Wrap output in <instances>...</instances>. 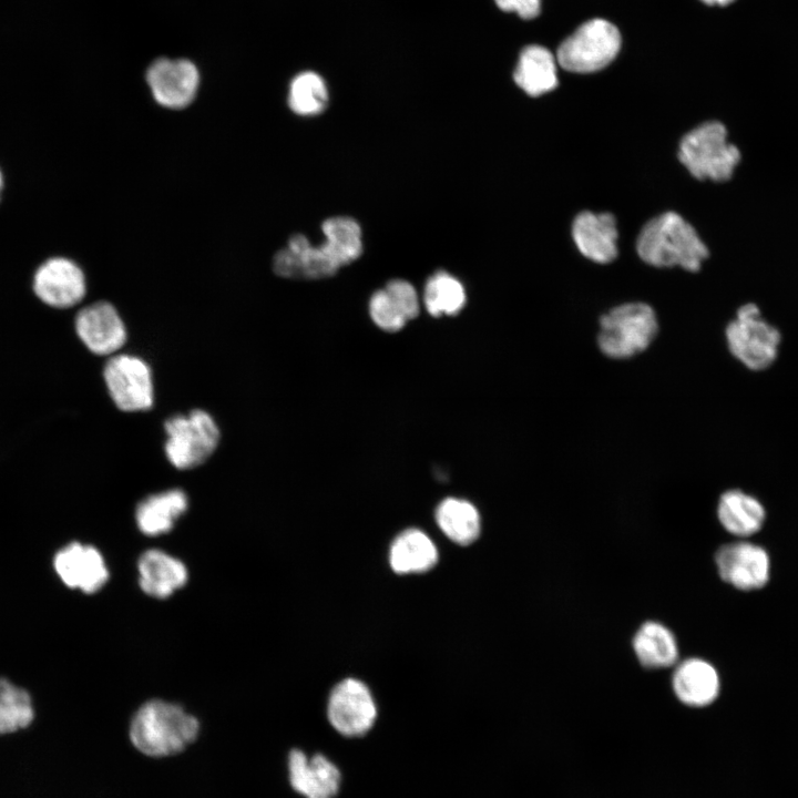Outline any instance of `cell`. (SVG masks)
Segmentation results:
<instances>
[{"label":"cell","mask_w":798,"mask_h":798,"mask_svg":"<svg viewBox=\"0 0 798 798\" xmlns=\"http://www.w3.org/2000/svg\"><path fill=\"white\" fill-rule=\"evenodd\" d=\"M167 440L165 454L177 469H192L204 463L219 442V430L209 413L196 409L176 415L164 424Z\"/></svg>","instance_id":"obj_6"},{"label":"cell","mask_w":798,"mask_h":798,"mask_svg":"<svg viewBox=\"0 0 798 798\" xmlns=\"http://www.w3.org/2000/svg\"><path fill=\"white\" fill-rule=\"evenodd\" d=\"M187 504V497L180 489L152 494L137 504L136 524L149 536L167 533L186 511Z\"/></svg>","instance_id":"obj_21"},{"label":"cell","mask_w":798,"mask_h":798,"mask_svg":"<svg viewBox=\"0 0 798 798\" xmlns=\"http://www.w3.org/2000/svg\"><path fill=\"white\" fill-rule=\"evenodd\" d=\"M288 775L293 789L306 798H334L340 788L338 767L323 754L308 758L300 749L290 750Z\"/></svg>","instance_id":"obj_16"},{"label":"cell","mask_w":798,"mask_h":798,"mask_svg":"<svg viewBox=\"0 0 798 798\" xmlns=\"http://www.w3.org/2000/svg\"><path fill=\"white\" fill-rule=\"evenodd\" d=\"M54 570L66 586L86 594L98 592L109 579L99 550L78 542L68 544L55 554Z\"/></svg>","instance_id":"obj_15"},{"label":"cell","mask_w":798,"mask_h":798,"mask_svg":"<svg viewBox=\"0 0 798 798\" xmlns=\"http://www.w3.org/2000/svg\"><path fill=\"white\" fill-rule=\"evenodd\" d=\"M636 249L652 266H679L688 272H698L709 254L695 228L675 212L648 221L637 237Z\"/></svg>","instance_id":"obj_1"},{"label":"cell","mask_w":798,"mask_h":798,"mask_svg":"<svg viewBox=\"0 0 798 798\" xmlns=\"http://www.w3.org/2000/svg\"><path fill=\"white\" fill-rule=\"evenodd\" d=\"M505 12H516L522 19H533L541 10V0H494Z\"/></svg>","instance_id":"obj_32"},{"label":"cell","mask_w":798,"mask_h":798,"mask_svg":"<svg viewBox=\"0 0 798 798\" xmlns=\"http://www.w3.org/2000/svg\"><path fill=\"white\" fill-rule=\"evenodd\" d=\"M659 323L655 309L643 301L617 305L598 318L596 345L612 360L632 359L656 339Z\"/></svg>","instance_id":"obj_3"},{"label":"cell","mask_w":798,"mask_h":798,"mask_svg":"<svg viewBox=\"0 0 798 798\" xmlns=\"http://www.w3.org/2000/svg\"><path fill=\"white\" fill-rule=\"evenodd\" d=\"M34 712L29 693L0 677V734L27 727Z\"/></svg>","instance_id":"obj_29"},{"label":"cell","mask_w":798,"mask_h":798,"mask_svg":"<svg viewBox=\"0 0 798 798\" xmlns=\"http://www.w3.org/2000/svg\"><path fill=\"white\" fill-rule=\"evenodd\" d=\"M146 82L160 105L180 110L193 102L200 73L196 65L186 59L161 58L147 69Z\"/></svg>","instance_id":"obj_10"},{"label":"cell","mask_w":798,"mask_h":798,"mask_svg":"<svg viewBox=\"0 0 798 798\" xmlns=\"http://www.w3.org/2000/svg\"><path fill=\"white\" fill-rule=\"evenodd\" d=\"M274 272L289 279H323L337 274L339 266L324 245L314 246L303 234L293 235L273 259Z\"/></svg>","instance_id":"obj_14"},{"label":"cell","mask_w":798,"mask_h":798,"mask_svg":"<svg viewBox=\"0 0 798 798\" xmlns=\"http://www.w3.org/2000/svg\"><path fill=\"white\" fill-rule=\"evenodd\" d=\"M369 314L372 321L386 331H398L407 323L398 305L386 289L377 290L369 300Z\"/></svg>","instance_id":"obj_30"},{"label":"cell","mask_w":798,"mask_h":798,"mask_svg":"<svg viewBox=\"0 0 798 798\" xmlns=\"http://www.w3.org/2000/svg\"><path fill=\"white\" fill-rule=\"evenodd\" d=\"M702 1L705 2L706 4H710V6H714V4L726 6L730 2H733L734 0H702Z\"/></svg>","instance_id":"obj_33"},{"label":"cell","mask_w":798,"mask_h":798,"mask_svg":"<svg viewBox=\"0 0 798 798\" xmlns=\"http://www.w3.org/2000/svg\"><path fill=\"white\" fill-rule=\"evenodd\" d=\"M386 291L398 305L405 318L408 320L418 316L420 307L415 287L403 279H392L386 287Z\"/></svg>","instance_id":"obj_31"},{"label":"cell","mask_w":798,"mask_h":798,"mask_svg":"<svg viewBox=\"0 0 798 798\" xmlns=\"http://www.w3.org/2000/svg\"><path fill=\"white\" fill-rule=\"evenodd\" d=\"M725 340L738 362L751 371H763L778 358L781 334L755 303H746L726 325Z\"/></svg>","instance_id":"obj_5"},{"label":"cell","mask_w":798,"mask_h":798,"mask_svg":"<svg viewBox=\"0 0 798 798\" xmlns=\"http://www.w3.org/2000/svg\"><path fill=\"white\" fill-rule=\"evenodd\" d=\"M678 158L697 180L726 182L739 165L741 153L729 141L723 123L708 121L683 136Z\"/></svg>","instance_id":"obj_4"},{"label":"cell","mask_w":798,"mask_h":798,"mask_svg":"<svg viewBox=\"0 0 798 798\" xmlns=\"http://www.w3.org/2000/svg\"><path fill=\"white\" fill-rule=\"evenodd\" d=\"M621 35L615 25L602 19L583 23L557 50L560 65L571 72L589 73L606 66L617 54Z\"/></svg>","instance_id":"obj_7"},{"label":"cell","mask_w":798,"mask_h":798,"mask_svg":"<svg viewBox=\"0 0 798 798\" xmlns=\"http://www.w3.org/2000/svg\"><path fill=\"white\" fill-rule=\"evenodd\" d=\"M137 571L141 590L156 598L172 595L184 586L188 576L183 562L156 549L142 553L137 561Z\"/></svg>","instance_id":"obj_19"},{"label":"cell","mask_w":798,"mask_h":798,"mask_svg":"<svg viewBox=\"0 0 798 798\" xmlns=\"http://www.w3.org/2000/svg\"><path fill=\"white\" fill-rule=\"evenodd\" d=\"M423 301L428 313L438 317L440 315H456L466 304V291L462 284L444 270L430 276L424 286Z\"/></svg>","instance_id":"obj_28"},{"label":"cell","mask_w":798,"mask_h":798,"mask_svg":"<svg viewBox=\"0 0 798 798\" xmlns=\"http://www.w3.org/2000/svg\"><path fill=\"white\" fill-rule=\"evenodd\" d=\"M325 249L339 267L358 259L364 250L359 223L349 216H334L321 224Z\"/></svg>","instance_id":"obj_25"},{"label":"cell","mask_w":798,"mask_h":798,"mask_svg":"<svg viewBox=\"0 0 798 798\" xmlns=\"http://www.w3.org/2000/svg\"><path fill=\"white\" fill-rule=\"evenodd\" d=\"M672 687L682 704L700 708L716 700L720 690V681L716 668L710 663L698 657H690L675 667Z\"/></svg>","instance_id":"obj_17"},{"label":"cell","mask_w":798,"mask_h":798,"mask_svg":"<svg viewBox=\"0 0 798 798\" xmlns=\"http://www.w3.org/2000/svg\"><path fill=\"white\" fill-rule=\"evenodd\" d=\"M636 658L646 668H665L676 664L678 645L673 632L655 621L641 625L633 637Z\"/></svg>","instance_id":"obj_22"},{"label":"cell","mask_w":798,"mask_h":798,"mask_svg":"<svg viewBox=\"0 0 798 798\" xmlns=\"http://www.w3.org/2000/svg\"><path fill=\"white\" fill-rule=\"evenodd\" d=\"M103 376L115 406L126 412L152 407L153 381L147 364L135 356L116 355L105 364Z\"/></svg>","instance_id":"obj_8"},{"label":"cell","mask_w":798,"mask_h":798,"mask_svg":"<svg viewBox=\"0 0 798 798\" xmlns=\"http://www.w3.org/2000/svg\"><path fill=\"white\" fill-rule=\"evenodd\" d=\"M200 732L196 717L174 703L152 699L134 714L130 739L134 747L151 757H164L182 751L195 740Z\"/></svg>","instance_id":"obj_2"},{"label":"cell","mask_w":798,"mask_h":798,"mask_svg":"<svg viewBox=\"0 0 798 798\" xmlns=\"http://www.w3.org/2000/svg\"><path fill=\"white\" fill-rule=\"evenodd\" d=\"M436 520L441 531L461 545L474 542L480 534V514L475 507L466 500H443L437 508Z\"/></svg>","instance_id":"obj_26"},{"label":"cell","mask_w":798,"mask_h":798,"mask_svg":"<svg viewBox=\"0 0 798 798\" xmlns=\"http://www.w3.org/2000/svg\"><path fill=\"white\" fill-rule=\"evenodd\" d=\"M513 78L529 95L539 96L557 85L555 61L552 53L540 45H528L520 53Z\"/></svg>","instance_id":"obj_24"},{"label":"cell","mask_w":798,"mask_h":798,"mask_svg":"<svg viewBox=\"0 0 798 798\" xmlns=\"http://www.w3.org/2000/svg\"><path fill=\"white\" fill-rule=\"evenodd\" d=\"M716 513L722 526L740 538L757 533L766 518L761 502L739 489H729L720 494Z\"/></svg>","instance_id":"obj_20"},{"label":"cell","mask_w":798,"mask_h":798,"mask_svg":"<svg viewBox=\"0 0 798 798\" xmlns=\"http://www.w3.org/2000/svg\"><path fill=\"white\" fill-rule=\"evenodd\" d=\"M75 330L85 347L95 355L117 351L126 340L125 325L109 301H96L82 308L75 317Z\"/></svg>","instance_id":"obj_13"},{"label":"cell","mask_w":798,"mask_h":798,"mask_svg":"<svg viewBox=\"0 0 798 798\" xmlns=\"http://www.w3.org/2000/svg\"><path fill=\"white\" fill-rule=\"evenodd\" d=\"M2 186H3V178H2L1 171H0V194H1Z\"/></svg>","instance_id":"obj_34"},{"label":"cell","mask_w":798,"mask_h":798,"mask_svg":"<svg viewBox=\"0 0 798 798\" xmlns=\"http://www.w3.org/2000/svg\"><path fill=\"white\" fill-rule=\"evenodd\" d=\"M33 289L44 304L55 308H69L79 304L85 295L84 273L69 258L52 257L37 269Z\"/></svg>","instance_id":"obj_12"},{"label":"cell","mask_w":798,"mask_h":798,"mask_svg":"<svg viewBox=\"0 0 798 798\" xmlns=\"http://www.w3.org/2000/svg\"><path fill=\"white\" fill-rule=\"evenodd\" d=\"M715 562L720 579L741 591L760 589L769 580V556L763 548L750 542L720 546Z\"/></svg>","instance_id":"obj_11"},{"label":"cell","mask_w":798,"mask_h":798,"mask_svg":"<svg viewBox=\"0 0 798 798\" xmlns=\"http://www.w3.org/2000/svg\"><path fill=\"white\" fill-rule=\"evenodd\" d=\"M438 551L431 539L420 530L400 533L390 546L389 562L398 574L421 573L432 569Z\"/></svg>","instance_id":"obj_23"},{"label":"cell","mask_w":798,"mask_h":798,"mask_svg":"<svg viewBox=\"0 0 798 798\" xmlns=\"http://www.w3.org/2000/svg\"><path fill=\"white\" fill-rule=\"evenodd\" d=\"M579 250L589 259L606 264L617 256L616 219L611 213L581 212L572 225Z\"/></svg>","instance_id":"obj_18"},{"label":"cell","mask_w":798,"mask_h":798,"mask_svg":"<svg viewBox=\"0 0 798 798\" xmlns=\"http://www.w3.org/2000/svg\"><path fill=\"white\" fill-rule=\"evenodd\" d=\"M327 716L336 732L346 737L367 734L377 718V706L369 688L360 681L346 678L331 690Z\"/></svg>","instance_id":"obj_9"},{"label":"cell","mask_w":798,"mask_h":798,"mask_svg":"<svg viewBox=\"0 0 798 798\" xmlns=\"http://www.w3.org/2000/svg\"><path fill=\"white\" fill-rule=\"evenodd\" d=\"M328 99L325 80L314 71L300 72L290 81L287 103L297 115L313 116L323 113L328 105Z\"/></svg>","instance_id":"obj_27"}]
</instances>
